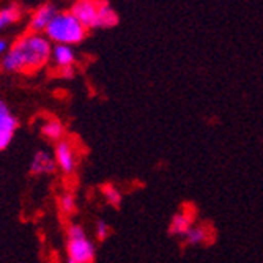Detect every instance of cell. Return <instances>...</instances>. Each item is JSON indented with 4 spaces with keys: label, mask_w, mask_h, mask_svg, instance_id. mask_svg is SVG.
Listing matches in <instances>:
<instances>
[{
    "label": "cell",
    "mask_w": 263,
    "mask_h": 263,
    "mask_svg": "<svg viewBox=\"0 0 263 263\" xmlns=\"http://www.w3.org/2000/svg\"><path fill=\"white\" fill-rule=\"evenodd\" d=\"M51 41L41 33L21 36L2 57V69L7 73H35L51 60Z\"/></svg>",
    "instance_id": "1"
},
{
    "label": "cell",
    "mask_w": 263,
    "mask_h": 263,
    "mask_svg": "<svg viewBox=\"0 0 263 263\" xmlns=\"http://www.w3.org/2000/svg\"><path fill=\"white\" fill-rule=\"evenodd\" d=\"M44 36L62 46H74L84 41L87 29L71 11H59L44 30Z\"/></svg>",
    "instance_id": "2"
},
{
    "label": "cell",
    "mask_w": 263,
    "mask_h": 263,
    "mask_svg": "<svg viewBox=\"0 0 263 263\" xmlns=\"http://www.w3.org/2000/svg\"><path fill=\"white\" fill-rule=\"evenodd\" d=\"M68 236V257L74 263H93L97 249L90 238H87V233L82 226L71 224L66 230Z\"/></svg>",
    "instance_id": "3"
},
{
    "label": "cell",
    "mask_w": 263,
    "mask_h": 263,
    "mask_svg": "<svg viewBox=\"0 0 263 263\" xmlns=\"http://www.w3.org/2000/svg\"><path fill=\"white\" fill-rule=\"evenodd\" d=\"M197 219V208L193 203H184L183 208L174 214L169 226V232L174 236H184Z\"/></svg>",
    "instance_id": "4"
},
{
    "label": "cell",
    "mask_w": 263,
    "mask_h": 263,
    "mask_svg": "<svg viewBox=\"0 0 263 263\" xmlns=\"http://www.w3.org/2000/svg\"><path fill=\"white\" fill-rule=\"evenodd\" d=\"M54 159H55V164H57L59 169L66 175L73 174L78 167V156H76L73 145H71L68 140H63V139L60 142H57Z\"/></svg>",
    "instance_id": "5"
},
{
    "label": "cell",
    "mask_w": 263,
    "mask_h": 263,
    "mask_svg": "<svg viewBox=\"0 0 263 263\" xmlns=\"http://www.w3.org/2000/svg\"><path fill=\"white\" fill-rule=\"evenodd\" d=\"M98 7H100V2L79 0V2L73 4L69 11L73 13L76 19L88 30V29H95V22H97V16H98Z\"/></svg>",
    "instance_id": "6"
},
{
    "label": "cell",
    "mask_w": 263,
    "mask_h": 263,
    "mask_svg": "<svg viewBox=\"0 0 263 263\" xmlns=\"http://www.w3.org/2000/svg\"><path fill=\"white\" fill-rule=\"evenodd\" d=\"M57 13H59V11H57V8H55L52 4L41 5V7L32 14V17H30V24H29L30 33H41V32H44Z\"/></svg>",
    "instance_id": "7"
},
{
    "label": "cell",
    "mask_w": 263,
    "mask_h": 263,
    "mask_svg": "<svg viewBox=\"0 0 263 263\" xmlns=\"http://www.w3.org/2000/svg\"><path fill=\"white\" fill-rule=\"evenodd\" d=\"M55 169H57V164H55V159L51 156V153L40 150L33 155L32 162H30V172L33 175H47V174H52Z\"/></svg>",
    "instance_id": "8"
},
{
    "label": "cell",
    "mask_w": 263,
    "mask_h": 263,
    "mask_svg": "<svg viewBox=\"0 0 263 263\" xmlns=\"http://www.w3.org/2000/svg\"><path fill=\"white\" fill-rule=\"evenodd\" d=\"M118 24V14L107 2H100L95 29H112Z\"/></svg>",
    "instance_id": "9"
},
{
    "label": "cell",
    "mask_w": 263,
    "mask_h": 263,
    "mask_svg": "<svg viewBox=\"0 0 263 263\" xmlns=\"http://www.w3.org/2000/svg\"><path fill=\"white\" fill-rule=\"evenodd\" d=\"M52 62L55 63V66L60 68H69L73 66L76 62V54L73 51L71 46H62V44H55L52 47V54H51Z\"/></svg>",
    "instance_id": "10"
},
{
    "label": "cell",
    "mask_w": 263,
    "mask_h": 263,
    "mask_svg": "<svg viewBox=\"0 0 263 263\" xmlns=\"http://www.w3.org/2000/svg\"><path fill=\"white\" fill-rule=\"evenodd\" d=\"M184 243L187 246H197V245H210L213 243L214 236L213 232L208 230V226H200V227H193L184 236Z\"/></svg>",
    "instance_id": "11"
},
{
    "label": "cell",
    "mask_w": 263,
    "mask_h": 263,
    "mask_svg": "<svg viewBox=\"0 0 263 263\" xmlns=\"http://www.w3.org/2000/svg\"><path fill=\"white\" fill-rule=\"evenodd\" d=\"M41 133H43V136H44L46 139L60 142L62 137H63V134H65V128H63V125H62L59 120H55V118H51V120H47V122L43 125Z\"/></svg>",
    "instance_id": "12"
},
{
    "label": "cell",
    "mask_w": 263,
    "mask_h": 263,
    "mask_svg": "<svg viewBox=\"0 0 263 263\" xmlns=\"http://www.w3.org/2000/svg\"><path fill=\"white\" fill-rule=\"evenodd\" d=\"M21 19V10L16 5H10L4 10H0V32L5 30L11 24Z\"/></svg>",
    "instance_id": "13"
},
{
    "label": "cell",
    "mask_w": 263,
    "mask_h": 263,
    "mask_svg": "<svg viewBox=\"0 0 263 263\" xmlns=\"http://www.w3.org/2000/svg\"><path fill=\"white\" fill-rule=\"evenodd\" d=\"M16 129H17V120H16V117L11 115L10 110L0 112V133L14 134Z\"/></svg>",
    "instance_id": "14"
},
{
    "label": "cell",
    "mask_w": 263,
    "mask_h": 263,
    "mask_svg": "<svg viewBox=\"0 0 263 263\" xmlns=\"http://www.w3.org/2000/svg\"><path fill=\"white\" fill-rule=\"evenodd\" d=\"M103 196L107 200V203H110L112 206H118L122 203V194L115 186L112 184H104L103 186Z\"/></svg>",
    "instance_id": "15"
},
{
    "label": "cell",
    "mask_w": 263,
    "mask_h": 263,
    "mask_svg": "<svg viewBox=\"0 0 263 263\" xmlns=\"http://www.w3.org/2000/svg\"><path fill=\"white\" fill-rule=\"evenodd\" d=\"M59 206H60V211L65 213V214H71V213H74L76 208H78V203H76V199L73 194H69V193H65L60 196L59 199Z\"/></svg>",
    "instance_id": "16"
},
{
    "label": "cell",
    "mask_w": 263,
    "mask_h": 263,
    "mask_svg": "<svg viewBox=\"0 0 263 263\" xmlns=\"http://www.w3.org/2000/svg\"><path fill=\"white\" fill-rule=\"evenodd\" d=\"M109 226L104 221H98L97 226H95V236L98 238L100 241H104L106 238L109 236Z\"/></svg>",
    "instance_id": "17"
},
{
    "label": "cell",
    "mask_w": 263,
    "mask_h": 263,
    "mask_svg": "<svg viewBox=\"0 0 263 263\" xmlns=\"http://www.w3.org/2000/svg\"><path fill=\"white\" fill-rule=\"evenodd\" d=\"M13 140V134L10 133H0V152L5 150Z\"/></svg>",
    "instance_id": "18"
},
{
    "label": "cell",
    "mask_w": 263,
    "mask_h": 263,
    "mask_svg": "<svg viewBox=\"0 0 263 263\" xmlns=\"http://www.w3.org/2000/svg\"><path fill=\"white\" fill-rule=\"evenodd\" d=\"M59 76L63 78V79H71L74 76V69L73 66H69V68H60L59 69Z\"/></svg>",
    "instance_id": "19"
},
{
    "label": "cell",
    "mask_w": 263,
    "mask_h": 263,
    "mask_svg": "<svg viewBox=\"0 0 263 263\" xmlns=\"http://www.w3.org/2000/svg\"><path fill=\"white\" fill-rule=\"evenodd\" d=\"M8 51H10V43L4 38H0V55L4 57Z\"/></svg>",
    "instance_id": "20"
},
{
    "label": "cell",
    "mask_w": 263,
    "mask_h": 263,
    "mask_svg": "<svg viewBox=\"0 0 263 263\" xmlns=\"http://www.w3.org/2000/svg\"><path fill=\"white\" fill-rule=\"evenodd\" d=\"M66 263H74V261H71V260H68V261H66Z\"/></svg>",
    "instance_id": "21"
}]
</instances>
